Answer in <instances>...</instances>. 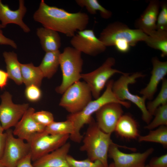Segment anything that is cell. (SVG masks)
<instances>
[{"mask_svg": "<svg viewBox=\"0 0 167 167\" xmlns=\"http://www.w3.org/2000/svg\"><path fill=\"white\" fill-rule=\"evenodd\" d=\"M30 153L24 157L18 163L16 167H34Z\"/></svg>", "mask_w": 167, "mask_h": 167, "instance_id": "cell-37", "label": "cell"}, {"mask_svg": "<svg viewBox=\"0 0 167 167\" xmlns=\"http://www.w3.org/2000/svg\"><path fill=\"white\" fill-rule=\"evenodd\" d=\"M141 167H150L149 165H145Z\"/></svg>", "mask_w": 167, "mask_h": 167, "instance_id": "cell-43", "label": "cell"}, {"mask_svg": "<svg viewBox=\"0 0 167 167\" xmlns=\"http://www.w3.org/2000/svg\"><path fill=\"white\" fill-rule=\"evenodd\" d=\"M0 167H5L0 161Z\"/></svg>", "mask_w": 167, "mask_h": 167, "instance_id": "cell-42", "label": "cell"}, {"mask_svg": "<svg viewBox=\"0 0 167 167\" xmlns=\"http://www.w3.org/2000/svg\"><path fill=\"white\" fill-rule=\"evenodd\" d=\"M153 120L145 126V128L151 130L158 126H167V104L159 107L156 110Z\"/></svg>", "mask_w": 167, "mask_h": 167, "instance_id": "cell-30", "label": "cell"}, {"mask_svg": "<svg viewBox=\"0 0 167 167\" xmlns=\"http://www.w3.org/2000/svg\"><path fill=\"white\" fill-rule=\"evenodd\" d=\"M20 67L23 82L26 86L33 84L40 87L44 76L39 67L32 63H20Z\"/></svg>", "mask_w": 167, "mask_h": 167, "instance_id": "cell-24", "label": "cell"}, {"mask_svg": "<svg viewBox=\"0 0 167 167\" xmlns=\"http://www.w3.org/2000/svg\"><path fill=\"white\" fill-rule=\"evenodd\" d=\"M9 78L18 85L23 83L20 63L19 62L17 54L14 52L5 51L3 53Z\"/></svg>", "mask_w": 167, "mask_h": 167, "instance_id": "cell-22", "label": "cell"}, {"mask_svg": "<svg viewBox=\"0 0 167 167\" xmlns=\"http://www.w3.org/2000/svg\"><path fill=\"white\" fill-rule=\"evenodd\" d=\"M27 12V9L23 0L19 1L18 8L15 11L2 3L0 0V20L3 28L7 24H13L19 25L25 32H29L30 29L23 22V18Z\"/></svg>", "mask_w": 167, "mask_h": 167, "instance_id": "cell-17", "label": "cell"}, {"mask_svg": "<svg viewBox=\"0 0 167 167\" xmlns=\"http://www.w3.org/2000/svg\"><path fill=\"white\" fill-rule=\"evenodd\" d=\"M160 6V2L158 0H150L143 13L135 21V29L141 31L148 35L156 30Z\"/></svg>", "mask_w": 167, "mask_h": 167, "instance_id": "cell-16", "label": "cell"}, {"mask_svg": "<svg viewBox=\"0 0 167 167\" xmlns=\"http://www.w3.org/2000/svg\"><path fill=\"white\" fill-rule=\"evenodd\" d=\"M122 105L112 102L102 107L95 113L98 127L106 133L112 134L115 131L116 125L123 111Z\"/></svg>", "mask_w": 167, "mask_h": 167, "instance_id": "cell-14", "label": "cell"}, {"mask_svg": "<svg viewBox=\"0 0 167 167\" xmlns=\"http://www.w3.org/2000/svg\"><path fill=\"white\" fill-rule=\"evenodd\" d=\"M81 53L73 47L65 48L60 55V66L62 73L61 84L56 87V92L62 94L70 86L79 81L83 60Z\"/></svg>", "mask_w": 167, "mask_h": 167, "instance_id": "cell-4", "label": "cell"}, {"mask_svg": "<svg viewBox=\"0 0 167 167\" xmlns=\"http://www.w3.org/2000/svg\"><path fill=\"white\" fill-rule=\"evenodd\" d=\"M71 145L67 142L54 151L33 162L34 167H69L67 161Z\"/></svg>", "mask_w": 167, "mask_h": 167, "instance_id": "cell-19", "label": "cell"}, {"mask_svg": "<svg viewBox=\"0 0 167 167\" xmlns=\"http://www.w3.org/2000/svg\"><path fill=\"white\" fill-rule=\"evenodd\" d=\"M111 134L102 131L94 119L89 124L83 138L80 151L86 152L91 161H99L105 167H108L109 149L110 145L115 143L111 139Z\"/></svg>", "mask_w": 167, "mask_h": 167, "instance_id": "cell-3", "label": "cell"}, {"mask_svg": "<svg viewBox=\"0 0 167 167\" xmlns=\"http://www.w3.org/2000/svg\"><path fill=\"white\" fill-rule=\"evenodd\" d=\"M113 80L108 81L106 85V89L103 93L98 98L92 100L80 111L76 113L69 114L66 119L71 121L74 127V132L70 135L69 138L73 142L80 143L83 136L80 131L86 124H90L94 120L92 114L104 105L110 103H117L128 108L131 103L127 101H121L118 99L112 91Z\"/></svg>", "mask_w": 167, "mask_h": 167, "instance_id": "cell-2", "label": "cell"}, {"mask_svg": "<svg viewBox=\"0 0 167 167\" xmlns=\"http://www.w3.org/2000/svg\"><path fill=\"white\" fill-rule=\"evenodd\" d=\"M59 103L70 114L81 111L92 100V94L87 84L78 81L68 87L62 94Z\"/></svg>", "mask_w": 167, "mask_h": 167, "instance_id": "cell-7", "label": "cell"}, {"mask_svg": "<svg viewBox=\"0 0 167 167\" xmlns=\"http://www.w3.org/2000/svg\"><path fill=\"white\" fill-rule=\"evenodd\" d=\"M147 36L139 29H132L124 24L116 21L104 28L99 39L106 47L122 42H127L131 46H134L139 41H144Z\"/></svg>", "mask_w": 167, "mask_h": 167, "instance_id": "cell-5", "label": "cell"}, {"mask_svg": "<svg viewBox=\"0 0 167 167\" xmlns=\"http://www.w3.org/2000/svg\"><path fill=\"white\" fill-rule=\"evenodd\" d=\"M3 28V27L2 26L1 24H0V29H1V28Z\"/></svg>", "mask_w": 167, "mask_h": 167, "instance_id": "cell-44", "label": "cell"}, {"mask_svg": "<svg viewBox=\"0 0 167 167\" xmlns=\"http://www.w3.org/2000/svg\"><path fill=\"white\" fill-rule=\"evenodd\" d=\"M6 132L0 134V160L3 153L6 144Z\"/></svg>", "mask_w": 167, "mask_h": 167, "instance_id": "cell-39", "label": "cell"}, {"mask_svg": "<svg viewBox=\"0 0 167 167\" xmlns=\"http://www.w3.org/2000/svg\"><path fill=\"white\" fill-rule=\"evenodd\" d=\"M162 81V86L159 93L154 100L148 102L146 106L148 111L152 116L154 115L159 107L167 104V80L165 78Z\"/></svg>", "mask_w": 167, "mask_h": 167, "instance_id": "cell-29", "label": "cell"}, {"mask_svg": "<svg viewBox=\"0 0 167 167\" xmlns=\"http://www.w3.org/2000/svg\"><path fill=\"white\" fill-rule=\"evenodd\" d=\"M25 95L29 101L35 102L41 99L42 96V92L40 87L32 84L26 86Z\"/></svg>", "mask_w": 167, "mask_h": 167, "instance_id": "cell-34", "label": "cell"}, {"mask_svg": "<svg viewBox=\"0 0 167 167\" xmlns=\"http://www.w3.org/2000/svg\"><path fill=\"white\" fill-rule=\"evenodd\" d=\"M9 79L6 72L0 69V88L3 89L7 85Z\"/></svg>", "mask_w": 167, "mask_h": 167, "instance_id": "cell-38", "label": "cell"}, {"mask_svg": "<svg viewBox=\"0 0 167 167\" xmlns=\"http://www.w3.org/2000/svg\"><path fill=\"white\" fill-rule=\"evenodd\" d=\"M121 137L127 139L138 138L139 136L136 121L129 115H123L119 120L115 131Z\"/></svg>", "mask_w": 167, "mask_h": 167, "instance_id": "cell-21", "label": "cell"}, {"mask_svg": "<svg viewBox=\"0 0 167 167\" xmlns=\"http://www.w3.org/2000/svg\"><path fill=\"white\" fill-rule=\"evenodd\" d=\"M139 142H148L156 143L161 144L164 147L167 146V127L162 126L155 130H150L145 135H139L138 137Z\"/></svg>", "mask_w": 167, "mask_h": 167, "instance_id": "cell-28", "label": "cell"}, {"mask_svg": "<svg viewBox=\"0 0 167 167\" xmlns=\"http://www.w3.org/2000/svg\"><path fill=\"white\" fill-rule=\"evenodd\" d=\"M59 50L46 52L38 67L44 77L51 78L57 71L60 66Z\"/></svg>", "mask_w": 167, "mask_h": 167, "instance_id": "cell-23", "label": "cell"}, {"mask_svg": "<svg viewBox=\"0 0 167 167\" xmlns=\"http://www.w3.org/2000/svg\"><path fill=\"white\" fill-rule=\"evenodd\" d=\"M75 2L79 6L85 7L91 14L95 15L99 11L101 17L106 19L112 15V12L103 6L97 0H76Z\"/></svg>", "mask_w": 167, "mask_h": 167, "instance_id": "cell-26", "label": "cell"}, {"mask_svg": "<svg viewBox=\"0 0 167 167\" xmlns=\"http://www.w3.org/2000/svg\"><path fill=\"white\" fill-rule=\"evenodd\" d=\"M115 63L114 58L109 57L101 66L95 70L81 74V78L88 86L92 95L95 99L101 96V92L111 77L117 73L122 75L125 73L113 68Z\"/></svg>", "mask_w": 167, "mask_h": 167, "instance_id": "cell-8", "label": "cell"}, {"mask_svg": "<svg viewBox=\"0 0 167 167\" xmlns=\"http://www.w3.org/2000/svg\"><path fill=\"white\" fill-rule=\"evenodd\" d=\"M108 167H114L113 162L109 165Z\"/></svg>", "mask_w": 167, "mask_h": 167, "instance_id": "cell-41", "label": "cell"}, {"mask_svg": "<svg viewBox=\"0 0 167 167\" xmlns=\"http://www.w3.org/2000/svg\"><path fill=\"white\" fill-rule=\"evenodd\" d=\"M12 97L7 91L0 96V122L4 131L15 127L29 108L28 104H15Z\"/></svg>", "mask_w": 167, "mask_h": 167, "instance_id": "cell-12", "label": "cell"}, {"mask_svg": "<svg viewBox=\"0 0 167 167\" xmlns=\"http://www.w3.org/2000/svg\"><path fill=\"white\" fill-rule=\"evenodd\" d=\"M6 140L2 157L0 160L5 167H16L19 162L30 152L29 143L15 138L13 130L6 131Z\"/></svg>", "mask_w": 167, "mask_h": 167, "instance_id": "cell-10", "label": "cell"}, {"mask_svg": "<svg viewBox=\"0 0 167 167\" xmlns=\"http://www.w3.org/2000/svg\"><path fill=\"white\" fill-rule=\"evenodd\" d=\"M161 11L158 14L156 23V30L167 31V2H160Z\"/></svg>", "mask_w": 167, "mask_h": 167, "instance_id": "cell-32", "label": "cell"}, {"mask_svg": "<svg viewBox=\"0 0 167 167\" xmlns=\"http://www.w3.org/2000/svg\"><path fill=\"white\" fill-rule=\"evenodd\" d=\"M152 69L149 81L144 88L140 92L146 99L151 100L157 91L158 86L165 78L167 74V62L160 61L156 57H153L152 60Z\"/></svg>", "mask_w": 167, "mask_h": 167, "instance_id": "cell-18", "label": "cell"}, {"mask_svg": "<svg viewBox=\"0 0 167 167\" xmlns=\"http://www.w3.org/2000/svg\"><path fill=\"white\" fill-rule=\"evenodd\" d=\"M67 161L69 167H105L100 161H92L88 158L83 160H77L71 156L68 155Z\"/></svg>", "mask_w": 167, "mask_h": 167, "instance_id": "cell-31", "label": "cell"}, {"mask_svg": "<svg viewBox=\"0 0 167 167\" xmlns=\"http://www.w3.org/2000/svg\"><path fill=\"white\" fill-rule=\"evenodd\" d=\"M35 109L29 107L13 130L14 136L29 142L37 134L44 131L46 127L37 123L33 117Z\"/></svg>", "mask_w": 167, "mask_h": 167, "instance_id": "cell-15", "label": "cell"}, {"mask_svg": "<svg viewBox=\"0 0 167 167\" xmlns=\"http://www.w3.org/2000/svg\"><path fill=\"white\" fill-rule=\"evenodd\" d=\"M71 45L75 49L91 56H96L103 52L106 47L96 36L92 29L79 31L72 37Z\"/></svg>", "mask_w": 167, "mask_h": 167, "instance_id": "cell-13", "label": "cell"}, {"mask_svg": "<svg viewBox=\"0 0 167 167\" xmlns=\"http://www.w3.org/2000/svg\"><path fill=\"white\" fill-rule=\"evenodd\" d=\"M73 123L66 119L62 122L54 121L46 127L44 132L46 133L53 135H71L74 132Z\"/></svg>", "mask_w": 167, "mask_h": 167, "instance_id": "cell-27", "label": "cell"}, {"mask_svg": "<svg viewBox=\"0 0 167 167\" xmlns=\"http://www.w3.org/2000/svg\"><path fill=\"white\" fill-rule=\"evenodd\" d=\"M69 137L68 135H53L44 131L37 134L28 143L32 161L34 162L59 148L67 142Z\"/></svg>", "mask_w": 167, "mask_h": 167, "instance_id": "cell-9", "label": "cell"}, {"mask_svg": "<svg viewBox=\"0 0 167 167\" xmlns=\"http://www.w3.org/2000/svg\"><path fill=\"white\" fill-rule=\"evenodd\" d=\"M34 19L44 27L72 37L76 32L85 29L89 18L81 12L71 13L64 9L47 5L41 0L38 9L34 13Z\"/></svg>", "mask_w": 167, "mask_h": 167, "instance_id": "cell-1", "label": "cell"}, {"mask_svg": "<svg viewBox=\"0 0 167 167\" xmlns=\"http://www.w3.org/2000/svg\"><path fill=\"white\" fill-rule=\"evenodd\" d=\"M127 149L135 151L136 149L114 143L109 147L108 156L113 159L114 167H141L145 165L148 157L154 151L151 148L143 152L127 153L120 151L118 148Z\"/></svg>", "mask_w": 167, "mask_h": 167, "instance_id": "cell-11", "label": "cell"}, {"mask_svg": "<svg viewBox=\"0 0 167 167\" xmlns=\"http://www.w3.org/2000/svg\"><path fill=\"white\" fill-rule=\"evenodd\" d=\"M144 75L139 72L134 73L131 75L126 73L116 81L113 82L112 91L118 99L121 101H129L135 105L140 109L142 113L143 120L148 124L152 118V116L148 111L145 104L146 98L132 94L129 89V84L135 83L138 78L143 77Z\"/></svg>", "mask_w": 167, "mask_h": 167, "instance_id": "cell-6", "label": "cell"}, {"mask_svg": "<svg viewBox=\"0 0 167 167\" xmlns=\"http://www.w3.org/2000/svg\"><path fill=\"white\" fill-rule=\"evenodd\" d=\"M33 117L38 124L46 127L54 121L53 114L48 111L41 110L34 112Z\"/></svg>", "mask_w": 167, "mask_h": 167, "instance_id": "cell-33", "label": "cell"}, {"mask_svg": "<svg viewBox=\"0 0 167 167\" xmlns=\"http://www.w3.org/2000/svg\"><path fill=\"white\" fill-rule=\"evenodd\" d=\"M36 34L43 49L45 52L59 50L61 46V39L58 32L45 27L38 28Z\"/></svg>", "mask_w": 167, "mask_h": 167, "instance_id": "cell-20", "label": "cell"}, {"mask_svg": "<svg viewBox=\"0 0 167 167\" xmlns=\"http://www.w3.org/2000/svg\"><path fill=\"white\" fill-rule=\"evenodd\" d=\"M0 44L9 45L14 49H17V45L14 41L5 37L0 29Z\"/></svg>", "mask_w": 167, "mask_h": 167, "instance_id": "cell-36", "label": "cell"}, {"mask_svg": "<svg viewBox=\"0 0 167 167\" xmlns=\"http://www.w3.org/2000/svg\"><path fill=\"white\" fill-rule=\"evenodd\" d=\"M4 130L2 128L0 122V134L3 133Z\"/></svg>", "mask_w": 167, "mask_h": 167, "instance_id": "cell-40", "label": "cell"}, {"mask_svg": "<svg viewBox=\"0 0 167 167\" xmlns=\"http://www.w3.org/2000/svg\"><path fill=\"white\" fill-rule=\"evenodd\" d=\"M144 42L150 47L161 52V56H167V31L157 30L148 36Z\"/></svg>", "mask_w": 167, "mask_h": 167, "instance_id": "cell-25", "label": "cell"}, {"mask_svg": "<svg viewBox=\"0 0 167 167\" xmlns=\"http://www.w3.org/2000/svg\"><path fill=\"white\" fill-rule=\"evenodd\" d=\"M149 165L151 167H167V154L153 158Z\"/></svg>", "mask_w": 167, "mask_h": 167, "instance_id": "cell-35", "label": "cell"}]
</instances>
